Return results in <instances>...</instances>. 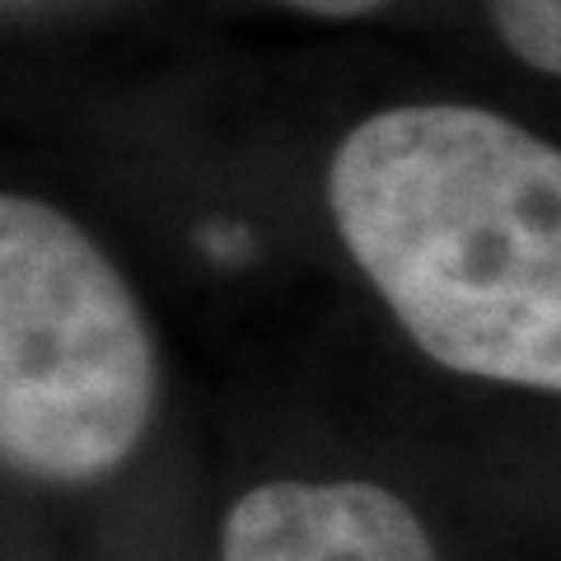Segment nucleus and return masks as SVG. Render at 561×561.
Segmentation results:
<instances>
[{"mask_svg":"<svg viewBox=\"0 0 561 561\" xmlns=\"http://www.w3.org/2000/svg\"><path fill=\"white\" fill-rule=\"evenodd\" d=\"M328 210L435 365L561 393V146L468 103H402L346 131Z\"/></svg>","mask_w":561,"mask_h":561,"instance_id":"f257e3e1","label":"nucleus"},{"mask_svg":"<svg viewBox=\"0 0 561 561\" xmlns=\"http://www.w3.org/2000/svg\"><path fill=\"white\" fill-rule=\"evenodd\" d=\"M160 351L113 257L66 210L0 197V454L33 482L108 478L146 440Z\"/></svg>","mask_w":561,"mask_h":561,"instance_id":"f03ea898","label":"nucleus"},{"mask_svg":"<svg viewBox=\"0 0 561 561\" xmlns=\"http://www.w3.org/2000/svg\"><path fill=\"white\" fill-rule=\"evenodd\" d=\"M220 561H440L426 524L379 482H262L220 524Z\"/></svg>","mask_w":561,"mask_h":561,"instance_id":"7ed1b4c3","label":"nucleus"},{"mask_svg":"<svg viewBox=\"0 0 561 561\" xmlns=\"http://www.w3.org/2000/svg\"><path fill=\"white\" fill-rule=\"evenodd\" d=\"M486 10L524 66L561 76V0H486Z\"/></svg>","mask_w":561,"mask_h":561,"instance_id":"20e7f679","label":"nucleus"},{"mask_svg":"<svg viewBox=\"0 0 561 561\" xmlns=\"http://www.w3.org/2000/svg\"><path fill=\"white\" fill-rule=\"evenodd\" d=\"M280 5H295L305 14H323V20H360V14L379 10L383 0H280Z\"/></svg>","mask_w":561,"mask_h":561,"instance_id":"39448f33","label":"nucleus"}]
</instances>
